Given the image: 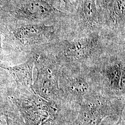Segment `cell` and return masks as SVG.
Segmentation results:
<instances>
[{
    "label": "cell",
    "instance_id": "cell-8",
    "mask_svg": "<svg viewBox=\"0 0 125 125\" xmlns=\"http://www.w3.org/2000/svg\"><path fill=\"white\" fill-rule=\"evenodd\" d=\"M98 76L104 93L113 96H125L124 60L112 58L104 62Z\"/></svg>",
    "mask_w": 125,
    "mask_h": 125
},
{
    "label": "cell",
    "instance_id": "cell-3",
    "mask_svg": "<svg viewBox=\"0 0 125 125\" xmlns=\"http://www.w3.org/2000/svg\"><path fill=\"white\" fill-rule=\"evenodd\" d=\"M9 99L22 117L26 125H40L56 115L61 103L41 97L34 92L16 88Z\"/></svg>",
    "mask_w": 125,
    "mask_h": 125
},
{
    "label": "cell",
    "instance_id": "cell-1",
    "mask_svg": "<svg viewBox=\"0 0 125 125\" xmlns=\"http://www.w3.org/2000/svg\"><path fill=\"white\" fill-rule=\"evenodd\" d=\"M70 65L60 69L59 83L62 93V103L78 109L86 97L102 89L95 72Z\"/></svg>",
    "mask_w": 125,
    "mask_h": 125
},
{
    "label": "cell",
    "instance_id": "cell-4",
    "mask_svg": "<svg viewBox=\"0 0 125 125\" xmlns=\"http://www.w3.org/2000/svg\"><path fill=\"white\" fill-rule=\"evenodd\" d=\"M31 56L37 71L32 85L34 93L47 101L62 103V93L59 83L61 69L59 65L37 50L33 51Z\"/></svg>",
    "mask_w": 125,
    "mask_h": 125
},
{
    "label": "cell",
    "instance_id": "cell-7",
    "mask_svg": "<svg viewBox=\"0 0 125 125\" xmlns=\"http://www.w3.org/2000/svg\"><path fill=\"white\" fill-rule=\"evenodd\" d=\"M101 38L93 32L86 36L65 42L60 55L67 62H82L94 58L102 50Z\"/></svg>",
    "mask_w": 125,
    "mask_h": 125
},
{
    "label": "cell",
    "instance_id": "cell-17",
    "mask_svg": "<svg viewBox=\"0 0 125 125\" xmlns=\"http://www.w3.org/2000/svg\"><path fill=\"white\" fill-rule=\"evenodd\" d=\"M62 0L63 2H64V3L65 4L68 5L70 4H71L72 2L74 0Z\"/></svg>",
    "mask_w": 125,
    "mask_h": 125
},
{
    "label": "cell",
    "instance_id": "cell-9",
    "mask_svg": "<svg viewBox=\"0 0 125 125\" xmlns=\"http://www.w3.org/2000/svg\"><path fill=\"white\" fill-rule=\"evenodd\" d=\"M34 66V61L31 56L25 62L13 66H0V68L9 73L15 82L17 88L34 92L32 89Z\"/></svg>",
    "mask_w": 125,
    "mask_h": 125
},
{
    "label": "cell",
    "instance_id": "cell-10",
    "mask_svg": "<svg viewBox=\"0 0 125 125\" xmlns=\"http://www.w3.org/2000/svg\"><path fill=\"white\" fill-rule=\"evenodd\" d=\"M78 16L81 23L90 30H94L98 27L100 16L96 0H79Z\"/></svg>",
    "mask_w": 125,
    "mask_h": 125
},
{
    "label": "cell",
    "instance_id": "cell-15",
    "mask_svg": "<svg viewBox=\"0 0 125 125\" xmlns=\"http://www.w3.org/2000/svg\"><path fill=\"white\" fill-rule=\"evenodd\" d=\"M5 107L0 106V125H7L4 115Z\"/></svg>",
    "mask_w": 125,
    "mask_h": 125
},
{
    "label": "cell",
    "instance_id": "cell-5",
    "mask_svg": "<svg viewBox=\"0 0 125 125\" xmlns=\"http://www.w3.org/2000/svg\"><path fill=\"white\" fill-rule=\"evenodd\" d=\"M4 36L15 45L35 49L49 43L56 35L57 28L44 22L9 23L5 25Z\"/></svg>",
    "mask_w": 125,
    "mask_h": 125
},
{
    "label": "cell",
    "instance_id": "cell-14",
    "mask_svg": "<svg viewBox=\"0 0 125 125\" xmlns=\"http://www.w3.org/2000/svg\"><path fill=\"white\" fill-rule=\"evenodd\" d=\"M5 26L0 23V66H4V49L3 48V37L4 36Z\"/></svg>",
    "mask_w": 125,
    "mask_h": 125
},
{
    "label": "cell",
    "instance_id": "cell-2",
    "mask_svg": "<svg viewBox=\"0 0 125 125\" xmlns=\"http://www.w3.org/2000/svg\"><path fill=\"white\" fill-rule=\"evenodd\" d=\"M125 112V96H112L99 91L86 97L69 125H100L105 118Z\"/></svg>",
    "mask_w": 125,
    "mask_h": 125
},
{
    "label": "cell",
    "instance_id": "cell-16",
    "mask_svg": "<svg viewBox=\"0 0 125 125\" xmlns=\"http://www.w3.org/2000/svg\"><path fill=\"white\" fill-rule=\"evenodd\" d=\"M97 3L103 7H107L108 3L111 0H96Z\"/></svg>",
    "mask_w": 125,
    "mask_h": 125
},
{
    "label": "cell",
    "instance_id": "cell-12",
    "mask_svg": "<svg viewBox=\"0 0 125 125\" xmlns=\"http://www.w3.org/2000/svg\"><path fill=\"white\" fill-rule=\"evenodd\" d=\"M0 70V105L9 101V96L16 88V84L9 73Z\"/></svg>",
    "mask_w": 125,
    "mask_h": 125
},
{
    "label": "cell",
    "instance_id": "cell-11",
    "mask_svg": "<svg viewBox=\"0 0 125 125\" xmlns=\"http://www.w3.org/2000/svg\"><path fill=\"white\" fill-rule=\"evenodd\" d=\"M107 7L108 22L113 27L124 29L125 0H111Z\"/></svg>",
    "mask_w": 125,
    "mask_h": 125
},
{
    "label": "cell",
    "instance_id": "cell-6",
    "mask_svg": "<svg viewBox=\"0 0 125 125\" xmlns=\"http://www.w3.org/2000/svg\"><path fill=\"white\" fill-rule=\"evenodd\" d=\"M62 13L47 0H25L13 9L5 11V24L44 22Z\"/></svg>",
    "mask_w": 125,
    "mask_h": 125
},
{
    "label": "cell",
    "instance_id": "cell-13",
    "mask_svg": "<svg viewBox=\"0 0 125 125\" xmlns=\"http://www.w3.org/2000/svg\"><path fill=\"white\" fill-rule=\"evenodd\" d=\"M4 115L7 125H26L22 117L11 100L5 107Z\"/></svg>",
    "mask_w": 125,
    "mask_h": 125
}]
</instances>
